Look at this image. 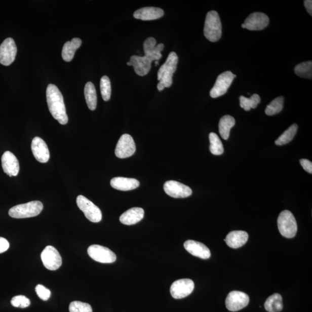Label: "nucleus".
<instances>
[{
  "label": "nucleus",
  "mask_w": 312,
  "mask_h": 312,
  "mask_svg": "<svg viewBox=\"0 0 312 312\" xmlns=\"http://www.w3.org/2000/svg\"><path fill=\"white\" fill-rule=\"evenodd\" d=\"M143 47L144 56H132L130 61L127 63L129 66H133L135 73L141 76H145L149 73L152 61H158L162 58V52L164 45L160 44L156 46V40L153 37H149L145 40Z\"/></svg>",
  "instance_id": "f257e3e1"
},
{
  "label": "nucleus",
  "mask_w": 312,
  "mask_h": 312,
  "mask_svg": "<svg viewBox=\"0 0 312 312\" xmlns=\"http://www.w3.org/2000/svg\"><path fill=\"white\" fill-rule=\"evenodd\" d=\"M47 100L49 111L61 125H66L68 118L62 94L55 85L49 84L47 89Z\"/></svg>",
  "instance_id": "f03ea898"
},
{
  "label": "nucleus",
  "mask_w": 312,
  "mask_h": 312,
  "mask_svg": "<svg viewBox=\"0 0 312 312\" xmlns=\"http://www.w3.org/2000/svg\"><path fill=\"white\" fill-rule=\"evenodd\" d=\"M178 56L176 53L172 52L168 55L165 63L160 68L158 73V89L159 92L162 91L164 88H170L173 80L172 77L177 68Z\"/></svg>",
  "instance_id": "7ed1b4c3"
},
{
  "label": "nucleus",
  "mask_w": 312,
  "mask_h": 312,
  "mask_svg": "<svg viewBox=\"0 0 312 312\" xmlns=\"http://www.w3.org/2000/svg\"><path fill=\"white\" fill-rule=\"evenodd\" d=\"M204 34L211 42L218 41L222 35V26L218 13L215 11L208 12L205 19Z\"/></svg>",
  "instance_id": "20e7f679"
},
{
  "label": "nucleus",
  "mask_w": 312,
  "mask_h": 312,
  "mask_svg": "<svg viewBox=\"0 0 312 312\" xmlns=\"http://www.w3.org/2000/svg\"><path fill=\"white\" fill-rule=\"evenodd\" d=\"M43 204L39 201L16 205L11 208L8 214L15 219H24L38 216L42 212Z\"/></svg>",
  "instance_id": "39448f33"
},
{
  "label": "nucleus",
  "mask_w": 312,
  "mask_h": 312,
  "mask_svg": "<svg viewBox=\"0 0 312 312\" xmlns=\"http://www.w3.org/2000/svg\"><path fill=\"white\" fill-rule=\"evenodd\" d=\"M279 232L283 237L292 238L296 235L297 224L292 213L289 211H282L278 219Z\"/></svg>",
  "instance_id": "423d86ee"
},
{
  "label": "nucleus",
  "mask_w": 312,
  "mask_h": 312,
  "mask_svg": "<svg viewBox=\"0 0 312 312\" xmlns=\"http://www.w3.org/2000/svg\"><path fill=\"white\" fill-rule=\"evenodd\" d=\"M78 208L84 212L85 217L93 223H98L102 220V213L99 208L84 196H77Z\"/></svg>",
  "instance_id": "0eeeda50"
},
{
  "label": "nucleus",
  "mask_w": 312,
  "mask_h": 312,
  "mask_svg": "<svg viewBox=\"0 0 312 312\" xmlns=\"http://www.w3.org/2000/svg\"><path fill=\"white\" fill-rule=\"evenodd\" d=\"M89 256L93 260L101 263H113L116 260V256L108 248L98 245L89 246L88 249Z\"/></svg>",
  "instance_id": "6e6552de"
},
{
  "label": "nucleus",
  "mask_w": 312,
  "mask_h": 312,
  "mask_svg": "<svg viewBox=\"0 0 312 312\" xmlns=\"http://www.w3.org/2000/svg\"><path fill=\"white\" fill-rule=\"evenodd\" d=\"M41 257L45 268L49 270L58 269L62 264V258L60 253L52 246H47L41 253Z\"/></svg>",
  "instance_id": "1a4fd4ad"
},
{
  "label": "nucleus",
  "mask_w": 312,
  "mask_h": 312,
  "mask_svg": "<svg viewBox=\"0 0 312 312\" xmlns=\"http://www.w3.org/2000/svg\"><path fill=\"white\" fill-rule=\"evenodd\" d=\"M236 77L231 71H225L221 73L217 77L216 83L211 90V97L215 98L223 96L227 93L234 78Z\"/></svg>",
  "instance_id": "9d476101"
},
{
  "label": "nucleus",
  "mask_w": 312,
  "mask_h": 312,
  "mask_svg": "<svg viewBox=\"0 0 312 312\" xmlns=\"http://www.w3.org/2000/svg\"><path fill=\"white\" fill-rule=\"evenodd\" d=\"M194 289V283L190 279H182L172 283L170 293L175 299H182L191 294Z\"/></svg>",
  "instance_id": "9b49d317"
},
{
  "label": "nucleus",
  "mask_w": 312,
  "mask_h": 312,
  "mask_svg": "<svg viewBox=\"0 0 312 312\" xmlns=\"http://www.w3.org/2000/svg\"><path fill=\"white\" fill-rule=\"evenodd\" d=\"M249 301V297L247 294L242 291H233L227 295L225 306L229 311H237L247 306Z\"/></svg>",
  "instance_id": "f8f14e48"
},
{
  "label": "nucleus",
  "mask_w": 312,
  "mask_h": 312,
  "mask_svg": "<svg viewBox=\"0 0 312 312\" xmlns=\"http://www.w3.org/2000/svg\"><path fill=\"white\" fill-rule=\"evenodd\" d=\"M17 47L13 39L8 38L0 45V64L10 65L15 60Z\"/></svg>",
  "instance_id": "ddd939ff"
},
{
  "label": "nucleus",
  "mask_w": 312,
  "mask_h": 312,
  "mask_svg": "<svg viewBox=\"0 0 312 312\" xmlns=\"http://www.w3.org/2000/svg\"><path fill=\"white\" fill-rule=\"evenodd\" d=\"M136 150L134 139L130 135L125 134L119 139L115 149V154L118 158L125 159L131 157Z\"/></svg>",
  "instance_id": "4468645a"
},
{
  "label": "nucleus",
  "mask_w": 312,
  "mask_h": 312,
  "mask_svg": "<svg viewBox=\"0 0 312 312\" xmlns=\"http://www.w3.org/2000/svg\"><path fill=\"white\" fill-rule=\"evenodd\" d=\"M164 190L167 194L175 199L186 198L192 194L189 187L175 180H169L164 183Z\"/></svg>",
  "instance_id": "2eb2a0df"
},
{
  "label": "nucleus",
  "mask_w": 312,
  "mask_h": 312,
  "mask_svg": "<svg viewBox=\"0 0 312 312\" xmlns=\"http://www.w3.org/2000/svg\"><path fill=\"white\" fill-rule=\"evenodd\" d=\"M269 23L268 16L261 12H254L245 20V28L249 30L258 31L264 29Z\"/></svg>",
  "instance_id": "dca6fc26"
},
{
  "label": "nucleus",
  "mask_w": 312,
  "mask_h": 312,
  "mask_svg": "<svg viewBox=\"0 0 312 312\" xmlns=\"http://www.w3.org/2000/svg\"><path fill=\"white\" fill-rule=\"evenodd\" d=\"M31 150L35 159L41 163H46L50 159L48 147L42 138L36 137L32 139Z\"/></svg>",
  "instance_id": "f3484780"
},
{
  "label": "nucleus",
  "mask_w": 312,
  "mask_h": 312,
  "mask_svg": "<svg viewBox=\"0 0 312 312\" xmlns=\"http://www.w3.org/2000/svg\"><path fill=\"white\" fill-rule=\"evenodd\" d=\"M2 167L4 172L11 176H16L19 174V163L16 156L10 151H6L2 158Z\"/></svg>",
  "instance_id": "a211bd4d"
},
{
  "label": "nucleus",
  "mask_w": 312,
  "mask_h": 312,
  "mask_svg": "<svg viewBox=\"0 0 312 312\" xmlns=\"http://www.w3.org/2000/svg\"><path fill=\"white\" fill-rule=\"evenodd\" d=\"M184 247L192 256L208 259L211 256L210 250L204 244L193 240H188L184 242Z\"/></svg>",
  "instance_id": "6ab92c4d"
},
{
  "label": "nucleus",
  "mask_w": 312,
  "mask_h": 312,
  "mask_svg": "<svg viewBox=\"0 0 312 312\" xmlns=\"http://www.w3.org/2000/svg\"><path fill=\"white\" fill-rule=\"evenodd\" d=\"M164 14V11L161 8L156 7H144L135 11L134 17L137 19L153 20L161 18Z\"/></svg>",
  "instance_id": "aec40b11"
},
{
  "label": "nucleus",
  "mask_w": 312,
  "mask_h": 312,
  "mask_svg": "<svg viewBox=\"0 0 312 312\" xmlns=\"http://www.w3.org/2000/svg\"><path fill=\"white\" fill-rule=\"evenodd\" d=\"M144 210L141 208L135 207L123 213L120 217L121 222L125 225H134L138 223L144 217Z\"/></svg>",
  "instance_id": "412c9836"
},
{
  "label": "nucleus",
  "mask_w": 312,
  "mask_h": 312,
  "mask_svg": "<svg viewBox=\"0 0 312 312\" xmlns=\"http://www.w3.org/2000/svg\"><path fill=\"white\" fill-rule=\"evenodd\" d=\"M138 180L133 178L116 177L110 180V185L120 191H130L135 189L139 186Z\"/></svg>",
  "instance_id": "4be33fe9"
},
{
  "label": "nucleus",
  "mask_w": 312,
  "mask_h": 312,
  "mask_svg": "<svg viewBox=\"0 0 312 312\" xmlns=\"http://www.w3.org/2000/svg\"><path fill=\"white\" fill-rule=\"evenodd\" d=\"M248 233L244 231H233L229 232L224 240L227 245L232 249H238L247 242Z\"/></svg>",
  "instance_id": "5701e85b"
},
{
  "label": "nucleus",
  "mask_w": 312,
  "mask_h": 312,
  "mask_svg": "<svg viewBox=\"0 0 312 312\" xmlns=\"http://www.w3.org/2000/svg\"><path fill=\"white\" fill-rule=\"evenodd\" d=\"M81 45L82 41L78 38H73L71 41L65 43L62 50L63 60L67 62L71 61L74 57L77 49L81 46Z\"/></svg>",
  "instance_id": "b1692460"
},
{
  "label": "nucleus",
  "mask_w": 312,
  "mask_h": 312,
  "mask_svg": "<svg viewBox=\"0 0 312 312\" xmlns=\"http://www.w3.org/2000/svg\"><path fill=\"white\" fill-rule=\"evenodd\" d=\"M86 103L89 109L94 110L96 109L97 97L95 86L91 82L86 84L84 90Z\"/></svg>",
  "instance_id": "393cba45"
},
{
  "label": "nucleus",
  "mask_w": 312,
  "mask_h": 312,
  "mask_svg": "<svg viewBox=\"0 0 312 312\" xmlns=\"http://www.w3.org/2000/svg\"><path fill=\"white\" fill-rule=\"evenodd\" d=\"M235 125V119L230 115H225L220 119L219 124V133L225 140L228 139L230 130Z\"/></svg>",
  "instance_id": "a878e982"
},
{
  "label": "nucleus",
  "mask_w": 312,
  "mask_h": 312,
  "mask_svg": "<svg viewBox=\"0 0 312 312\" xmlns=\"http://www.w3.org/2000/svg\"><path fill=\"white\" fill-rule=\"evenodd\" d=\"M265 309L268 312H279L283 309V299L281 294L276 293L270 295L264 303Z\"/></svg>",
  "instance_id": "bb28decb"
},
{
  "label": "nucleus",
  "mask_w": 312,
  "mask_h": 312,
  "mask_svg": "<svg viewBox=\"0 0 312 312\" xmlns=\"http://www.w3.org/2000/svg\"><path fill=\"white\" fill-rule=\"evenodd\" d=\"M298 126L296 124L291 125L288 129L286 130L280 137L275 141V144L278 146H282L290 142L297 134Z\"/></svg>",
  "instance_id": "cd10ccee"
},
{
  "label": "nucleus",
  "mask_w": 312,
  "mask_h": 312,
  "mask_svg": "<svg viewBox=\"0 0 312 312\" xmlns=\"http://www.w3.org/2000/svg\"><path fill=\"white\" fill-rule=\"evenodd\" d=\"M241 107L244 108L246 111H249L252 108H256L260 103L261 98L257 94H254L250 98L241 96L240 98Z\"/></svg>",
  "instance_id": "c85d7f7f"
},
{
  "label": "nucleus",
  "mask_w": 312,
  "mask_h": 312,
  "mask_svg": "<svg viewBox=\"0 0 312 312\" xmlns=\"http://www.w3.org/2000/svg\"><path fill=\"white\" fill-rule=\"evenodd\" d=\"M209 137L210 141L209 149L211 152L216 155L222 154L224 152L223 145L218 135L214 133H211L209 134Z\"/></svg>",
  "instance_id": "c756f323"
},
{
  "label": "nucleus",
  "mask_w": 312,
  "mask_h": 312,
  "mask_svg": "<svg viewBox=\"0 0 312 312\" xmlns=\"http://www.w3.org/2000/svg\"><path fill=\"white\" fill-rule=\"evenodd\" d=\"M294 72L298 76L307 79L312 78V62L311 61H306L299 64L295 67Z\"/></svg>",
  "instance_id": "7c9ffc66"
},
{
  "label": "nucleus",
  "mask_w": 312,
  "mask_h": 312,
  "mask_svg": "<svg viewBox=\"0 0 312 312\" xmlns=\"http://www.w3.org/2000/svg\"><path fill=\"white\" fill-rule=\"evenodd\" d=\"M283 103H284V97H279L275 98L266 106L265 110L266 114L268 116H272L274 114L280 113L283 107Z\"/></svg>",
  "instance_id": "2f4dec72"
},
{
  "label": "nucleus",
  "mask_w": 312,
  "mask_h": 312,
  "mask_svg": "<svg viewBox=\"0 0 312 312\" xmlns=\"http://www.w3.org/2000/svg\"><path fill=\"white\" fill-rule=\"evenodd\" d=\"M100 89L102 98L105 101L110 100L111 96V84L107 76H103L100 81Z\"/></svg>",
  "instance_id": "473e14b6"
},
{
  "label": "nucleus",
  "mask_w": 312,
  "mask_h": 312,
  "mask_svg": "<svg viewBox=\"0 0 312 312\" xmlns=\"http://www.w3.org/2000/svg\"><path fill=\"white\" fill-rule=\"evenodd\" d=\"M69 312H93L91 305L81 301H73L69 306Z\"/></svg>",
  "instance_id": "72a5a7b5"
},
{
  "label": "nucleus",
  "mask_w": 312,
  "mask_h": 312,
  "mask_svg": "<svg viewBox=\"0 0 312 312\" xmlns=\"http://www.w3.org/2000/svg\"><path fill=\"white\" fill-rule=\"evenodd\" d=\"M12 306L20 308H26L30 305V300L24 295H17L12 298L11 301Z\"/></svg>",
  "instance_id": "f704fd0d"
},
{
  "label": "nucleus",
  "mask_w": 312,
  "mask_h": 312,
  "mask_svg": "<svg viewBox=\"0 0 312 312\" xmlns=\"http://www.w3.org/2000/svg\"><path fill=\"white\" fill-rule=\"evenodd\" d=\"M35 291L39 298L42 299V300L47 301L51 297V291L42 285L36 286L35 287Z\"/></svg>",
  "instance_id": "c9c22d12"
},
{
  "label": "nucleus",
  "mask_w": 312,
  "mask_h": 312,
  "mask_svg": "<svg viewBox=\"0 0 312 312\" xmlns=\"http://www.w3.org/2000/svg\"><path fill=\"white\" fill-rule=\"evenodd\" d=\"M299 162H300L303 170L308 172L309 174L312 173V163L309 160L307 159H301Z\"/></svg>",
  "instance_id": "e433bc0d"
},
{
  "label": "nucleus",
  "mask_w": 312,
  "mask_h": 312,
  "mask_svg": "<svg viewBox=\"0 0 312 312\" xmlns=\"http://www.w3.org/2000/svg\"><path fill=\"white\" fill-rule=\"evenodd\" d=\"M9 248V242H8L6 238L0 237V253L6 252Z\"/></svg>",
  "instance_id": "4c0bfd02"
},
{
  "label": "nucleus",
  "mask_w": 312,
  "mask_h": 312,
  "mask_svg": "<svg viewBox=\"0 0 312 312\" xmlns=\"http://www.w3.org/2000/svg\"><path fill=\"white\" fill-rule=\"evenodd\" d=\"M304 6L307 12L312 15V1L311 0H306L304 1Z\"/></svg>",
  "instance_id": "58836bf2"
},
{
  "label": "nucleus",
  "mask_w": 312,
  "mask_h": 312,
  "mask_svg": "<svg viewBox=\"0 0 312 312\" xmlns=\"http://www.w3.org/2000/svg\"><path fill=\"white\" fill-rule=\"evenodd\" d=\"M155 65H159L158 61H155Z\"/></svg>",
  "instance_id": "ea45409f"
},
{
  "label": "nucleus",
  "mask_w": 312,
  "mask_h": 312,
  "mask_svg": "<svg viewBox=\"0 0 312 312\" xmlns=\"http://www.w3.org/2000/svg\"><path fill=\"white\" fill-rule=\"evenodd\" d=\"M242 27L243 28H245V24H242Z\"/></svg>",
  "instance_id": "a19ab883"
}]
</instances>
